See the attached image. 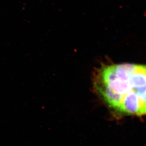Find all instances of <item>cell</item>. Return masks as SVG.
<instances>
[{
  "label": "cell",
  "mask_w": 146,
  "mask_h": 146,
  "mask_svg": "<svg viewBox=\"0 0 146 146\" xmlns=\"http://www.w3.org/2000/svg\"><path fill=\"white\" fill-rule=\"evenodd\" d=\"M95 94L119 114L146 115V65L102 63L92 79Z\"/></svg>",
  "instance_id": "obj_1"
}]
</instances>
